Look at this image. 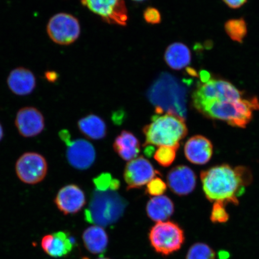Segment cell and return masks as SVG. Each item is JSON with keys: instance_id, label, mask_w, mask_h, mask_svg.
Masks as SVG:
<instances>
[{"instance_id": "cell-1", "label": "cell", "mask_w": 259, "mask_h": 259, "mask_svg": "<svg viewBox=\"0 0 259 259\" xmlns=\"http://www.w3.org/2000/svg\"><path fill=\"white\" fill-rule=\"evenodd\" d=\"M200 179L203 192L209 201L238 205L239 197L252 182V176L247 167L223 164L202 171Z\"/></svg>"}, {"instance_id": "cell-2", "label": "cell", "mask_w": 259, "mask_h": 259, "mask_svg": "<svg viewBox=\"0 0 259 259\" xmlns=\"http://www.w3.org/2000/svg\"><path fill=\"white\" fill-rule=\"evenodd\" d=\"M145 138L144 147L168 146L179 148L180 141L187 135L188 129L184 117L175 113L154 115L150 124L143 130Z\"/></svg>"}, {"instance_id": "cell-3", "label": "cell", "mask_w": 259, "mask_h": 259, "mask_svg": "<svg viewBox=\"0 0 259 259\" xmlns=\"http://www.w3.org/2000/svg\"><path fill=\"white\" fill-rule=\"evenodd\" d=\"M259 110V100L253 97L235 101L213 102L197 111L210 119L225 121L235 127L245 128L251 121L254 111Z\"/></svg>"}, {"instance_id": "cell-4", "label": "cell", "mask_w": 259, "mask_h": 259, "mask_svg": "<svg viewBox=\"0 0 259 259\" xmlns=\"http://www.w3.org/2000/svg\"><path fill=\"white\" fill-rule=\"evenodd\" d=\"M126 206L127 202L116 190L96 189L84 215L87 222L101 227L108 226L121 218Z\"/></svg>"}, {"instance_id": "cell-5", "label": "cell", "mask_w": 259, "mask_h": 259, "mask_svg": "<svg viewBox=\"0 0 259 259\" xmlns=\"http://www.w3.org/2000/svg\"><path fill=\"white\" fill-rule=\"evenodd\" d=\"M242 96L243 92L229 81L211 78L197 87L192 95V103L197 111L209 103L235 101Z\"/></svg>"}, {"instance_id": "cell-6", "label": "cell", "mask_w": 259, "mask_h": 259, "mask_svg": "<svg viewBox=\"0 0 259 259\" xmlns=\"http://www.w3.org/2000/svg\"><path fill=\"white\" fill-rule=\"evenodd\" d=\"M152 247L158 253L168 255L179 250L185 241L182 228L174 222H158L149 234Z\"/></svg>"}, {"instance_id": "cell-7", "label": "cell", "mask_w": 259, "mask_h": 259, "mask_svg": "<svg viewBox=\"0 0 259 259\" xmlns=\"http://www.w3.org/2000/svg\"><path fill=\"white\" fill-rule=\"evenodd\" d=\"M47 31L48 36L55 44L67 46L78 39L80 25L75 16L67 13H59L50 18Z\"/></svg>"}, {"instance_id": "cell-8", "label": "cell", "mask_w": 259, "mask_h": 259, "mask_svg": "<svg viewBox=\"0 0 259 259\" xmlns=\"http://www.w3.org/2000/svg\"><path fill=\"white\" fill-rule=\"evenodd\" d=\"M83 6L110 24L125 26L128 19L124 0H79Z\"/></svg>"}, {"instance_id": "cell-9", "label": "cell", "mask_w": 259, "mask_h": 259, "mask_svg": "<svg viewBox=\"0 0 259 259\" xmlns=\"http://www.w3.org/2000/svg\"><path fill=\"white\" fill-rule=\"evenodd\" d=\"M62 141L67 145V159L75 169L86 170L92 166L96 160V153L93 145L85 139L71 141L69 132L60 133Z\"/></svg>"}, {"instance_id": "cell-10", "label": "cell", "mask_w": 259, "mask_h": 259, "mask_svg": "<svg viewBox=\"0 0 259 259\" xmlns=\"http://www.w3.org/2000/svg\"><path fill=\"white\" fill-rule=\"evenodd\" d=\"M48 169L47 161L43 155L32 152L22 154L15 166L19 179L30 185L41 182L47 176Z\"/></svg>"}, {"instance_id": "cell-11", "label": "cell", "mask_w": 259, "mask_h": 259, "mask_svg": "<svg viewBox=\"0 0 259 259\" xmlns=\"http://www.w3.org/2000/svg\"><path fill=\"white\" fill-rule=\"evenodd\" d=\"M160 175L159 171L147 159L141 156L128 162L126 164L124 178L127 190L140 189Z\"/></svg>"}, {"instance_id": "cell-12", "label": "cell", "mask_w": 259, "mask_h": 259, "mask_svg": "<svg viewBox=\"0 0 259 259\" xmlns=\"http://www.w3.org/2000/svg\"><path fill=\"white\" fill-rule=\"evenodd\" d=\"M15 125L22 137H36L45 128L44 116L34 107H25L19 110L16 114Z\"/></svg>"}, {"instance_id": "cell-13", "label": "cell", "mask_w": 259, "mask_h": 259, "mask_svg": "<svg viewBox=\"0 0 259 259\" xmlns=\"http://www.w3.org/2000/svg\"><path fill=\"white\" fill-rule=\"evenodd\" d=\"M54 202L64 215L74 214L85 206V195L79 186L69 184L58 191Z\"/></svg>"}, {"instance_id": "cell-14", "label": "cell", "mask_w": 259, "mask_h": 259, "mask_svg": "<svg viewBox=\"0 0 259 259\" xmlns=\"http://www.w3.org/2000/svg\"><path fill=\"white\" fill-rule=\"evenodd\" d=\"M167 185L178 196H186L193 192L196 186V176L189 167L180 165L171 169L167 176Z\"/></svg>"}, {"instance_id": "cell-15", "label": "cell", "mask_w": 259, "mask_h": 259, "mask_svg": "<svg viewBox=\"0 0 259 259\" xmlns=\"http://www.w3.org/2000/svg\"><path fill=\"white\" fill-rule=\"evenodd\" d=\"M187 159L194 164H205L213 154V145L208 138L202 135L190 138L184 146Z\"/></svg>"}, {"instance_id": "cell-16", "label": "cell", "mask_w": 259, "mask_h": 259, "mask_svg": "<svg viewBox=\"0 0 259 259\" xmlns=\"http://www.w3.org/2000/svg\"><path fill=\"white\" fill-rule=\"evenodd\" d=\"M41 246L45 252L54 258L66 256L72 251L74 241L67 232L60 231L42 238Z\"/></svg>"}, {"instance_id": "cell-17", "label": "cell", "mask_w": 259, "mask_h": 259, "mask_svg": "<svg viewBox=\"0 0 259 259\" xmlns=\"http://www.w3.org/2000/svg\"><path fill=\"white\" fill-rule=\"evenodd\" d=\"M7 83L15 95L25 96L30 95L36 87V78L30 70L20 67L11 71Z\"/></svg>"}, {"instance_id": "cell-18", "label": "cell", "mask_w": 259, "mask_h": 259, "mask_svg": "<svg viewBox=\"0 0 259 259\" xmlns=\"http://www.w3.org/2000/svg\"><path fill=\"white\" fill-rule=\"evenodd\" d=\"M140 145L132 133L124 131L115 138L113 147L122 159L130 161L137 158L141 151Z\"/></svg>"}, {"instance_id": "cell-19", "label": "cell", "mask_w": 259, "mask_h": 259, "mask_svg": "<svg viewBox=\"0 0 259 259\" xmlns=\"http://www.w3.org/2000/svg\"><path fill=\"white\" fill-rule=\"evenodd\" d=\"M174 210L172 200L164 195L152 197L146 206L148 218L157 223L166 221L173 215Z\"/></svg>"}, {"instance_id": "cell-20", "label": "cell", "mask_w": 259, "mask_h": 259, "mask_svg": "<svg viewBox=\"0 0 259 259\" xmlns=\"http://www.w3.org/2000/svg\"><path fill=\"white\" fill-rule=\"evenodd\" d=\"M164 60L171 69L180 70L189 66L192 60V54L185 44L177 42L167 47L165 51Z\"/></svg>"}, {"instance_id": "cell-21", "label": "cell", "mask_w": 259, "mask_h": 259, "mask_svg": "<svg viewBox=\"0 0 259 259\" xmlns=\"http://www.w3.org/2000/svg\"><path fill=\"white\" fill-rule=\"evenodd\" d=\"M82 239L87 250L94 254L102 253L108 247V236L101 226L89 227L83 232Z\"/></svg>"}, {"instance_id": "cell-22", "label": "cell", "mask_w": 259, "mask_h": 259, "mask_svg": "<svg viewBox=\"0 0 259 259\" xmlns=\"http://www.w3.org/2000/svg\"><path fill=\"white\" fill-rule=\"evenodd\" d=\"M79 131L87 138L99 140L106 135L107 128L104 121L96 115H89L77 122Z\"/></svg>"}, {"instance_id": "cell-23", "label": "cell", "mask_w": 259, "mask_h": 259, "mask_svg": "<svg viewBox=\"0 0 259 259\" xmlns=\"http://www.w3.org/2000/svg\"><path fill=\"white\" fill-rule=\"evenodd\" d=\"M225 31L232 40L241 44L247 34V25L243 18L232 19L227 21Z\"/></svg>"}, {"instance_id": "cell-24", "label": "cell", "mask_w": 259, "mask_h": 259, "mask_svg": "<svg viewBox=\"0 0 259 259\" xmlns=\"http://www.w3.org/2000/svg\"><path fill=\"white\" fill-rule=\"evenodd\" d=\"M178 150L177 148L168 146L158 147L154 153V159L160 166L164 167H169L176 159Z\"/></svg>"}, {"instance_id": "cell-25", "label": "cell", "mask_w": 259, "mask_h": 259, "mask_svg": "<svg viewBox=\"0 0 259 259\" xmlns=\"http://www.w3.org/2000/svg\"><path fill=\"white\" fill-rule=\"evenodd\" d=\"M186 259H215V253L208 245L198 242L190 248Z\"/></svg>"}, {"instance_id": "cell-26", "label": "cell", "mask_w": 259, "mask_h": 259, "mask_svg": "<svg viewBox=\"0 0 259 259\" xmlns=\"http://www.w3.org/2000/svg\"><path fill=\"white\" fill-rule=\"evenodd\" d=\"M96 189L99 190H106L111 189L116 190L119 189V182L117 180H113L111 175L103 174L94 180Z\"/></svg>"}, {"instance_id": "cell-27", "label": "cell", "mask_w": 259, "mask_h": 259, "mask_svg": "<svg viewBox=\"0 0 259 259\" xmlns=\"http://www.w3.org/2000/svg\"><path fill=\"white\" fill-rule=\"evenodd\" d=\"M227 204L223 202H215L210 213V220L213 223H225L228 221L229 215L226 209Z\"/></svg>"}, {"instance_id": "cell-28", "label": "cell", "mask_w": 259, "mask_h": 259, "mask_svg": "<svg viewBox=\"0 0 259 259\" xmlns=\"http://www.w3.org/2000/svg\"><path fill=\"white\" fill-rule=\"evenodd\" d=\"M167 189L166 184L159 177H155L147 184L146 193L151 196L163 195Z\"/></svg>"}, {"instance_id": "cell-29", "label": "cell", "mask_w": 259, "mask_h": 259, "mask_svg": "<svg viewBox=\"0 0 259 259\" xmlns=\"http://www.w3.org/2000/svg\"><path fill=\"white\" fill-rule=\"evenodd\" d=\"M144 20L149 24H159L161 22V15L160 12L156 8L148 7L144 11Z\"/></svg>"}, {"instance_id": "cell-30", "label": "cell", "mask_w": 259, "mask_h": 259, "mask_svg": "<svg viewBox=\"0 0 259 259\" xmlns=\"http://www.w3.org/2000/svg\"><path fill=\"white\" fill-rule=\"evenodd\" d=\"M230 8L238 9L245 4L247 0H223Z\"/></svg>"}, {"instance_id": "cell-31", "label": "cell", "mask_w": 259, "mask_h": 259, "mask_svg": "<svg viewBox=\"0 0 259 259\" xmlns=\"http://www.w3.org/2000/svg\"><path fill=\"white\" fill-rule=\"evenodd\" d=\"M45 78L50 82H55L58 80V74L54 71H47L45 74Z\"/></svg>"}, {"instance_id": "cell-32", "label": "cell", "mask_w": 259, "mask_h": 259, "mask_svg": "<svg viewBox=\"0 0 259 259\" xmlns=\"http://www.w3.org/2000/svg\"><path fill=\"white\" fill-rule=\"evenodd\" d=\"M200 79H201L202 83H205L208 82L210 79V74L209 72H206L205 70L201 71L200 73Z\"/></svg>"}, {"instance_id": "cell-33", "label": "cell", "mask_w": 259, "mask_h": 259, "mask_svg": "<svg viewBox=\"0 0 259 259\" xmlns=\"http://www.w3.org/2000/svg\"><path fill=\"white\" fill-rule=\"evenodd\" d=\"M229 257V254L226 251H220L219 253L220 259H228Z\"/></svg>"}, {"instance_id": "cell-34", "label": "cell", "mask_w": 259, "mask_h": 259, "mask_svg": "<svg viewBox=\"0 0 259 259\" xmlns=\"http://www.w3.org/2000/svg\"><path fill=\"white\" fill-rule=\"evenodd\" d=\"M3 135H4V132H3V128L1 123H0V141H2V139L3 138Z\"/></svg>"}, {"instance_id": "cell-35", "label": "cell", "mask_w": 259, "mask_h": 259, "mask_svg": "<svg viewBox=\"0 0 259 259\" xmlns=\"http://www.w3.org/2000/svg\"><path fill=\"white\" fill-rule=\"evenodd\" d=\"M132 1H134L135 2H144L145 0H132Z\"/></svg>"}, {"instance_id": "cell-36", "label": "cell", "mask_w": 259, "mask_h": 259, "mask_svg": "<svg viewBox=\"0 0 259 259\" xmlns=\"http://www.w3.org/2000/svg\"><path fill=\"white\" fill-rule=\"evenodd\" d=\"M98 259H110V258H99Z\"/></svg>"}, {"instance_id": "cell-37", "label": "cell", "mask_w": 259, "mask_h": 259, "mask_svg": "<svg viewBox=\"0 0 259 259\" xmlns=\"http://www.w3.org/2000/svg\"><path fill=\"white\" fill-rule=\"evenodd\" d=\"M83 259H88V258H83Z\"/></svg>"}]
</instances>
